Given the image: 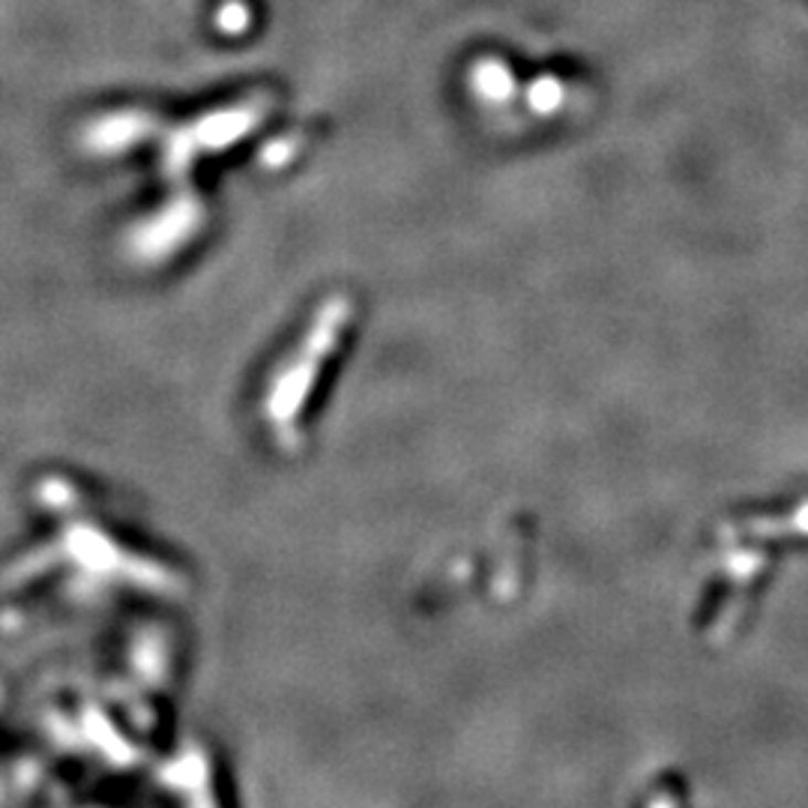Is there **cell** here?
<instances>
[{"label": "cell", "instance_id": "obj_2", "mask_svg": "<svg viewBox=\"0 0 808 808\" xmlns=\"http://www.w3.org/2000/svg\"><path fill=\"white\" fill-rule=\"evenodd\" d=\"M204 204L195 195H180L156 216L141 222L129 237V249L141 261H162L195 237L204 225Z\"/></svg>", "mask_w": 808, "mask_h": 808}, {"label": "cell", "instance_id": "obj_3", "mask_svg": "<svg viewBox=\"0 0 808 808\" xmlns=\"http://www.w3.org/2000/svg\"><path fill=\"white\" fill-rule=\"evenodd\" d=\"M159 135V120L141 108H124L111 115L96 117L94 124L84 129V147L96 156L124 153L129 147L145 145Z\"/></svg>", "mask_w": 808, "mask_h": 808}, {"label": "cell", "instance_id": "obj_4", "mask_svg": "<svg viewBox=\"0 0 808 808\" xmlns=\"http://www.w3.org/2000/svg\"><path fill=\"white\" fill-rule=\"evenodd\" d=\"M474 84H477L479 94L488 96V99H503L509 91L507 70L500 63H479L477 73H474Z\"/></svg>", "mask_w": 808, "mask_h": 808}, {"label": "cell", "instance_id": "obj_1", "mask_svg": "<svg viewBox=\"0 0 808 808\" xmlns=\"http://www.w3.org/2000/svg\"><path fill=\"white\" fill-rule=\"evenodd\" d=\"M273 108V96L267 91L252 94L234 105H225L219 111L195 117L192 124L177 126L171 132H159L162 145V171L171 180H180L192 171L198 159L204 153H219L228 150L231 145H240L246 135L267 120Z\"/></svg>", "mask_w": 808, "mask_h": 808}, {"label": "cell", "instance_id": "obj_5", "mask_svg": "<svg viewBox=\"0 0 808 808\" xmlns=\"http://www.w3.org/2000/svg\"><path fill=\"white\" fill-rule=\"evenodd\" d=\"M246 24H249V10L243 3H225L219 10V28L225 33L246 31Z\"/></svg>", "mask_w": 808, "mask_h": 808}]
</instances>
